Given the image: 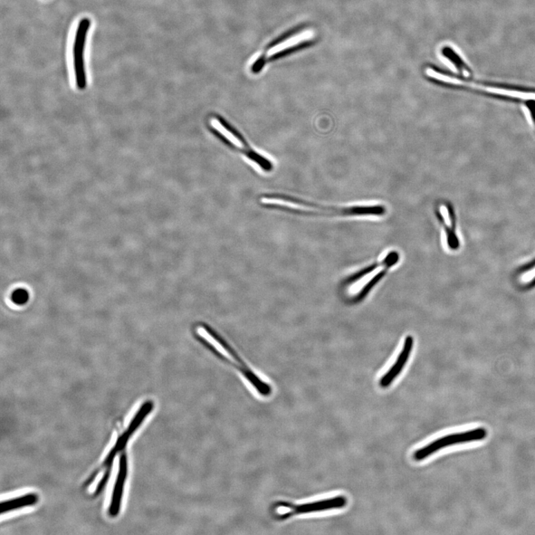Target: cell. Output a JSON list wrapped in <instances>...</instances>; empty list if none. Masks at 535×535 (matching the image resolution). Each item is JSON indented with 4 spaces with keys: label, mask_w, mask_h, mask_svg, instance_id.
<instances>
[{
    "label": "cell",
    "mask_w": 535,
    "mask_h": 535,
    "mask_svg": "<svg viewBox=\"0 0 535 535\" xmlns=\"http://www.w3.org/2000/svg\"><path fill=\"white\" fill-rule=\"evenodd\" d=\"M194 339L224 364L234 368L258 395L270 397L272 386L265 381L240 354L233 345L219 334L211 325L205 322H196L191 328Z\"/></svg>",
    "instance_id": "6da1fadb"
},
{
    "label": "cell",
    "mask_w": 535,
    "mask_h": 535,
    "mask_svg": "<svg viewBox=\"0 0 535 535\" xmlns=\"http://www.w3.org/2000/svg\"><path fill=\"white\" fill-rule=\"evenodd\" d=\"M263 204L288 208L303 214L332 216H381L386 213L381 205H360L343 207L314 204L307 201L285 196H267L261 199Z\"/></svg>",
    "instance_id": "7a4b0ae2"
},
{
    "label": "cell",
    "mask_w": 535,
    "mask_h": 535,
    "mask_svg": "<svg viewBox=\"0 0 535 535\" xmlns=\"http://www.w3.org/2000/svg\"><path fill=\"white\" fill-rule=\"evenodd\" d=\"M314 37V31L305 30L303 27L293 28L279 35L269 44L267 43L263 51L255 54L250 64L251 72L254 74L261 73L267 65L310 45Z\"/></svg>",
    "instance_id": "3957f363"
},
{
    "label": "cell",
    "mask_w": 535,
    "mask_h": 535,
    "mask_svg": "<svg viewBox=\"0 0 535 535\" xmlns=\"http://www.w3.org/2000/svg\"><path fill=\"white\" fill-rule=\"evenodd\" d=\"M348 501L345 496L310 503L294 504L285 501L273 503L270 507L272 517L279 522L288 521L294 516L345 508Z\"/></svg>",
    "instance_id": "277c9868"
},
{
    "label": "cell",
    "mask_w": 535,
    "mask_h": 535,
    "mask_svg": "<svg viewBox=\"0 0 535 535\" xmlns=\"http://www.w3.org/2000/svg\"><path fill=\"white\" fill-rule=\"evenodd\" d=\"M210 124L219 138H221L227 144L240 150L248 159L262 170L269 172L272 169V165L268 160L248 145L244 137L235 130L231 124H229L223 118L212 117L210 119Z\"/></svg>",
    "instance_id": "5b68a950"
},
{
    "label": "cell",
    "mask_w": 535,
    "mask_h": 535,
    "mask_svg": "<svg viewBox=\"0 0 535 535\" xmlns=\"http://www.w3.org/2000/svg\"><path fill=\"white\" fill-rule=\"evenodd\" d=\"M487 436H488V431L485 427H476L467 430L465 432L448 434L436 438V441L418 449L414 452V458L416 461H422L443 448L456 445L483 441Z\"/></svg>",
    "instance_id": "8992f818"
},
{
    "label": "cell",
    "mask_w": 535,
    "mask_h": 535,
    "mask_svg": "<svg viewBox=\"0 0 535 535\" xmlns=\"http://www.w3.org/2000/svg\"><path fill=\"white\" fill-rule=\"evenodd\" d=\"M154 401L151 400H148L141 405L137 413L131 420L126 431L118 438L116 444H114L106 458H105L102 465L103 467H105V470H112L114 458L126 447L131 436L137 431L142 423L145 422L147 417L154 410Z\"/></svg>",
    "instance_id": "52a82bcc"
},
{
    "label": "cell",
    "mask_w": 535,
    "mask_h": 535,
    "mask_svg": "<svg viewBox=\"0 0 535 535\" xmlns=\"http://www.w3.org/2000/svg\"><path fill=\"white\" fill-rule=\"evenodd\" d=\"M90 23L88 18L82 19L79 23L77 31H76L74 38L73 50L74 69L76 85H77V88L80 90H85L88 84L84 63V51Z\"/></svg>",
    "instance_id": "ba28073f"
},
{
    "label": "cell",
    "mask_w": 535,
    "mask_h": 535,
    "mask_svg": "<svg viewBox=\"0 0 535 535\" xmlns=\"http://www.w3.org/2000/svg\"><path fill=\"white\" fill-rule=\"evenodd\" d=\"M414 340L413 336H407L403 343L399 354L394 364L390 367L386 374L382 376L379 381V385L382 388H387L390 386L394 380L403 372L414 348Z\"/></svg>",
    "instance_id": "9c48e42d"
},
{
    "label": "cell",
    "mask_w": 535,
    "mask_h": 535,
    "mask_svg": "<svg viewBox=\"0 0 535 535\" xmlns=\"http://www.w3.org/2000/svg\"><path fill=\"white\" fill-rule=\"evenodd\" d=\"M128 474V461L125 453L120 456L119 472L112 491L111 502L109 507V514L112 518H116L120 512L123 487L126 483Z\"/></svg>",
    "instance_id": "30bf717a"
},
{
    "label": "cell",
    "mask_w": 535,
    "mask_h": 535,
    "mask_svg": "<svg viewBox=\"0 0 535 535\" xmlns=\"http://www.w3.org/2000/svg\"><path fill=\"white\" fill-rule=\"evenodd\" d=\"M399 259V253L396 251L390 252L387 255H386L384 259H382L381 261L375 262L364 268V269H362L356 273L348 276L347 278L342 281L341 285L343 287H345V286L355 283L361 279L365 278V276L370 274L371 272H374L378 269V267H385L387 265H395L396 263H398Z\"/></svg>",
    "instance_id": "8fae6325"
},
{
    "label": "cell",
    "mask_w": 535,
    "mask_h": 535,
    "mask_svg": "<svg viewBox=\"0 0 535 535\" xmlns=\"http://www.w3.org/2000/svg\"><path fill=\"white\" fill-rule=\"evenodd\" d=\"M456 85H466V87L478 89L487 92H490L496 94L503 95V97L521 99L525 100H535L534 92H521V91L509 90L504 88L485 87V85L476 84L472 82L463 81L460 79H456Z\"/></svg>",
    "instance_id": "7c38bea8"
},
{
    "label": "cell",
    "mask_w": 535,
    "mask_h": 535,
    "mask_svg": "<svg viewBox=\"0 0 535 535\" xmlns=\"http://www.w3.org/2000/svg\"><path fill=\"white\" fill-rule=\"evenodd\" d=\"M39 496L34 493H28L17 498L8 499L1 503V514L13 512L17 509L28 507L37 503Z\"/></svg>",
    "instance_id": "4fadbf2b"
},
{
    "label": "cell",
    "mask_w": 535,
    "mask_h": 535,
    "mask_svg": "<svg viewBox=\"0 0 535 535\" xmlns=\"http://www.w3.org/2000/svg\"><path fill=\"white\" fill-rule=\"evenodd\" d=\"M394 265H388L384 268V270L379 272L378 274H376L374 278H372L370 281H368L363 287L359 292L355 296L354 298H352V300L350 301V303L352 304H358L361 303V301H364L367 297V295L370 293V292L374 290L375 286L381 282L382 279L385 278L386 274H387L390 269H391V267H393Z\"/></svg>",
    "instance_id": "5bb4252c"
},
{
    "label": "cell",
    "mask_w": 535,
    "mask_h": 535,
    "mask_svg": "<svg viewBox=\"0 0 535 535\" xmlns=\"http://www.w3.org/2000/svg\"><path fill=\"white\" fill-rule=\"evenodd\" d=\"M442 53L455 65L457 70L460 71L463 74L467 76V77L471 74V70L467 66V65L451 47H444Z\"/></svg>",
    "instance_id": "9a60e30c"
},
{
    "label": "cell",
    "mask_w": 535,
    "mask_h": 535,
    "mask_svg": "<svg viewBox=\"0 0 535 535\" xmlns=\"http://www.w3.org/2000/svg\"><path fill=\"white\" fill-rule=\"evenodd\" d=\"M523 110L525 112V117H527V118L528 119V121L531 124H533V120H532V114H531V112H530L529 110L527 107H523Z\"/></svg>",
    "instance_id": "2e32d148"
},
{
    "label": "cell",
    "mask_w": 535,
    "mask_h": 535,
    "mask_svg": "<svg viewBox=\"0 0 535 535\" xmlns=\"http://www.w3.org/2000/svg\"><path fill=\"white\" fill-rule=\"evenodd\" d=\"M535 285V278L529 284V288H532Z\"/></svg>",
    "instance_id": "e0dca14e"
}]
</instances>
